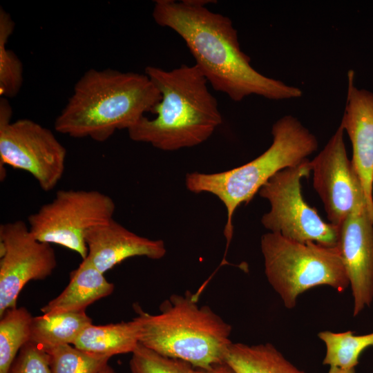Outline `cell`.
Returning a JSON list of instances; mask_svg holds the SVG:
<instances>
[{
    "label": "cell",
    "mask_w": 373,
    "mask_h": 373,
    "mask_svg": "<svg viewBox=\"0 0 373 373\" xmlns=\"http://www.w3.org/2000/svg\"><path fill=\"white\" fill-rule=\"evenodd\" d=\"M327 373H355V369L343 370L336 367H329Z\"/></svg>",
    "instance_id": "obj_26"
},
{
    "label": "cell",
    "mask_w": 373,
    "mask_h": 373,
    "mask_svg": "<svg viewBox=\"0 0 373 373\" xmlns=\"http://www.w3.org/2000/svg\"><path fill=\"white\" fill-rule=\"evenodd\" d=\"M271 145L260 155L238 167L214 173L186 175L189 191L215 195L227 209L224 234L228 247L233 236V216L242 203L250 202L260 188L276 173L299 165L318 149V141L295 117L278 119L271 129Z\"/></svg>",
    "instance_id": "obj_5"
},
{
    "label": "cell",
    "mask_w": 373,
    "mask_h": 373,
    "mask_svg": "<svg viewBox=\"0 0 373 373\" xmlns=\"http://www.w3.org/2000/svg\"><path fill=\"white\" fill-rule=\"evenodd\" d=\"M318 338L326 347L323 365L343 370L355 369L362 352L373 346V332L354 335L352 331L332 332L322 331Z\"/></svg>",
    "instance_id": "obj_20"
},
{
    "label": "cell",
    "mask_w": 373,
    "mask_h": 373,
    "mask_svg": "<svg viewBox=\"0 0 373 373\" xmlns=\"http://www.w3.org/2000/svg\"><path fill=\"white\" fill-rule=\"evenodd\" d=\"M309 162L313 186L323 202L328 220L339 227L356 205L366 203L358 176L347 155L344 130L341 125Z\"/></svg>",
    "instance_id": "obj_11"
},
{
    "label": "cell",
    "mask_w": 373,
    "mask_h": 373,
    "mask_svg": "<svg viewBox=\"0 0 373 373\" xmlns=\"http://www.w3.org/2000/svg\"><path fill=\"white\" fill-rule=\"evenodd\" d=\"M309 162L307 159L298 166L278 171L260 188L259 195L271 207L261 222L270 232L289 240L336 247L339 227L325 222L302 195L300 182L312 171Z\"/></svg>",
    "instance_id": "obj_7"
},
{
    "label": "cell",
    "mask_w": 373,
    "mask_h": 373,
    "mask_svg": "<svg viewBox=\"0 0 373 373\" xmlns=\"http://www.w3.org/2000/svg\"><path fill=\"white\" fill-rule=\"evenodd\" d=\"M8 373H50L49 355L28 342L20 350Z\"/></svg>",
    "instance_id": "obj_24"
},
{
    "label": "cell",
    "mask_w": 373,
    "mask_h": 373,
    "mask_svg": "<svg viewBox=\"0 0 373 373\" xmlns=\"http://www.w3.org/2000/svg\"><path fill=\"white\" fill-rule=\"evenodd\" d=\"M115 286L88 259L70 274L66 287L41 308L44 314L82 312L94 302L111 294Z\"/></svg>",
    "instance_id": "obj_15"
},
{
    "label": "cell",
    "mask_w": 373,
    "mask_h": 373,
    "mask_svg": "<svg viewBox=\"0 0 373 373\" xmlns=\"http://www.w3.org/2000/svg\"><path fill=\"white\" fill-rule=\"evenodd\" d=\"M144 73L161 95L152 113L142 117L127 130L129 137L162 151L198 145L222 122L218 102L196 65L182 64L171 70L147 66Z\"/></svg>",
    "instance_id": "obj_3"
},
{
    "label": "cell",
    "mask_w": 373,
    "mask_h": 373,
    "mask_svg": "<svg viewBox=\"0 0 373 373\" xmlns=\"http://www.w3.org/2000/svg\"><path fill=\"white\" fill-rule=\"evenodd\" d=\"M161 95L145 74L90 68L55 121L57 132L103 142L152 113Z\"/></svg>",
    "instance_id": "obj_2"
},
{
    "label": "cell",
    "mask_w": 373,
    "mask_h": 373,
    "mask_svg": "<svg viewBox=\"0 0 373 373\" xmlns=\"http://www.w3.org/2000/svg\"><path fill=\"white\" fill-rule=\"evenodd\" d=\"M131 373H194L195 367L182 360L161 355L139 343L132 352Z\"/></svg>",
    "instance_id": "obj_23"
},
{
    "label": "cell",
    "mask_w": 373,
    "mask_h": 373,
    "mask_svg": "<svg viewBox=\"0 0 373 373\" xmlns=\"http://www.w3.org/2000/svg\"><path fill=\"white\" fill-rule=\"evenodd\" d=\"M140 329L135 318L130 321L86 327L73 343L82 351L111 357L132 353L139 344Z\"/></svg>",
    "instance_id": "obj_16"
},
{
    "label": "cell",
    "mask_w": 373,
    "mask_h": 373,
    "mask_svg": "<svg viewBox=\"0 0 373 373\" xmlns=\"http://www.w3.org/2000/svg\"><path fill=\"white\" fill-rule=\"evenodd\" d=\"M8 99L0 98V164L29 173L48 192L61 179L65 147L48 128L29 119L10 121Z\"/></svg>",
    "instance_id": "obj_9"
},
{
    "label": "cell",
    "mask_w": 373,
    "mask_h": 373,
    "mask_svg": "<svg viewBox=\"0 0 373 373\" xmlns=\"http://www.w3.org/2000/svg\"><path fill=\"white\" fill-rule=\"evenodd\" d=\"M224 361L236 373H306L269 343L254 345L231 343Z\"/></svg>",
    "instance_id": "obj_18"
},
{
    "label": "cell",
    "mask_w": 373,
    "mask_h": 373,
    "mask_svg": "<svg viewBox=\"0 0 373 373\" xmlns=\"http://www.w3.org/2000/svg\"><path fill=\"white\" fill-rule=\"evenodd\" d=\"M0 317V373H8L21 347L29 342L33 316L26 307H15Z\"/></svg>",
    "instance_id": "obj_19"
},
{
    "label": "cell",
    "mask_w": 373,
    "mask_h": 373,
    "mask_svg": "<svg viewBox=\"0 0 373 373\" xmlns=\"http://www.w3.org/2000/svg\"><path fill=\"white\" fill-rule=\"evenodd\" d=\"M348 88L341 126L352 148V165L358 176L367 210L373 220V93L354 85V72H348Z\"/></svg>",
    "instance_id": "obj_13"
},
{
    "label": "cell",
    "mask_w": 373,
    "mask_h": 373,
    "mask_svg": "<svg viewBox=\"0 0 373 373\" xmlns=\"http://www.w3.org/2000/svg\"><path fill=\"white\" fill-rule=\"evenodd\" d=\"M115 204L108 195L96 190H59L52 201L43 204L28 218L34 237L88 255L85 241L92 227L113 218Z\"/></svg>",
    "instance_id": "obj_8"
},
{
    "label": "cell",
    "mask_w": 373,
    "mask_h": 373,
    "mask_svg": "<svg viewBox=\"0 0 373 373\" xmlns=\"http://www.w3.org/2000/svg\"><path fill=\"white\" fill-rule=\"evenodd\" d=\"M93 324L85 311L46 314L33 317L29 342L45 352L73 345L82 332Z\"/></svg>",
    "instance_id": "obj_17"
},
{
    "label": "cell",
    "mask_w": 373,
    "mask_h": 373,
    "mask_svg": "<svg viewBox=\"0 0 373 373\" xmlns=\"http://www.w3.org/2000/svg\"><path fill=\"white\" fill-rule=\"evenodd\" d=\"M50 373H97L110 357L88 353L71 345H62L46 352Z\"/></svg>",
    "instance_id": "obj_22"
},
{
    "label": "cell",
    "mask_w": 373,
    "mask_h": 373,
    "mask_svg": "<svg viewBox=\"0 0 373 373\" xmlns=\"http://www.w3.org/2000/svg\"><path fill=\"white\" fill-rule=\"evenodd\" d=\"M267 279L285 307L293 309L305 291L327 285L343 293L350 282L338 247L300 242L277 233L261 237Z\"/></svg>",
    "instance_id": "obj_6"
},
{
    "label": "cell",
    "mask_w": 373,
    "mask_h": 373,
    "mask_svg": "<svg viewBox=\"0 0 373 373\" xmlns=\"http://www.w3.org/2000/svg\"><path fill=\"white\" fill-rule=\"evenodd\" d=\"M150 314L135 307L139 343L167 357L207 370L224 362L231 344V326L207 305H199L196 294H173Z\"/></svg>",
    "instance_id": "obj_4"
},
{
    "label": "cell",
    "mask_w": 373,
    "mask_h": 373,
    "mask_svg": "<svg viewBox=\"0 0 373 373\" xmlns=\"http://www.w3.org/2000/svg\"><path fill=\"white\" fill-rule=\"evenodd\" d=\"M207 0H156L154 21L184 41L195 64L216 90L235 102L251 95L272 100L298 98L302 90L268 77L251 66L231 19L211 11Z\"/></svg>",
    "instance_id": "obj_1"
},
{
    "label": "cell",
    "mask_w": 373,
    "mask_h": 373,
    "mask_svg": "<svg viewBox=\"0 0 373 373\" xmlns=\"http://www.w3.org/2000/svg\"><path fill=\"white\" fill-rule=\"evenodd\" d=\"M57 266L50 244L37 240L28 224L16 220L0 225V316L17 307L18 296L30 280H44Z\"/></svg>",
    "instance_id": "obj_10"
},
{
    "label": "cell",
    "mask_w": 373,
    "mask_h": 373,
    "mask_svg": "<svg viewBox=\"0 0 373 373\" xmlns=\"http://www.w3.org/2000/svg\"><path fill=\"white\" fill-rule=\"evenodd\" d=\"M15 23L10 14L0 8V95L3 97H15L23 83V66L16 54L6 48Z\"/></svg>",
    "instance_id": "obj_21"
},
{
    "label": "cell",
    "mask_w": 373,
    "mask_h": 373,
    "mask_svg": "<svg viewBox=\"0 0 373 373\" xmlns=\"http://www.w3.org/2000/svg\"><path fill=\"white\" fill-rule=\"evenodd\" d=\"M97 373H115V372L114 369L111 367L108 363L102 370H100Z\"/></svg>",
    "instance_id": "obj_27"
},
{
    "label": "cell",
    "mask_w": 373,
    "mask_h": 373,
    "mask_svg": "<svg viewBox=\"0 0 373 373\" xmlns=\"http://www.w3.org/2000/svg\"><path fill=\"white\" fill-rule=\"evenodd\" d=\"M194 373H236L227 363L222 362L214 365L209 369L195 368Z\"/></svg>",
    "instance_id": "obj_25"
},
{
    "label": "cell",
    "mask_w": 373,
    "mask_h": 373,
    "mask_svg": "<svg viewBox=\"0 0 373 373\" xmlns=\"http://www.w3.org/2000/svg\"><path fill=\"white\" fill-rule=\"evenodd\" d=\"M85 241L88 248L86 258L103 274L129 258L158 260L166 252L163 240L140 236L114 218L90 229Z\"/></svg>",
    "instance_id": "obj_14"
},
{
    "label": "cell",
    "mask_w": 373,
    "mask_h": 373,
    "mask_svg": "<svg viewBox=\"0 0 373 373\" xmlns=\"http://www.w3.org/2000/svg\"><path fill=\"white\" fill-rule=\"evenodd\" d=\"M337 247L353 297V315L373 301V220L366 203L356 205L339 226Z\"/></svg>",
    "instance_id": "obj_12"
}]
</instances>
